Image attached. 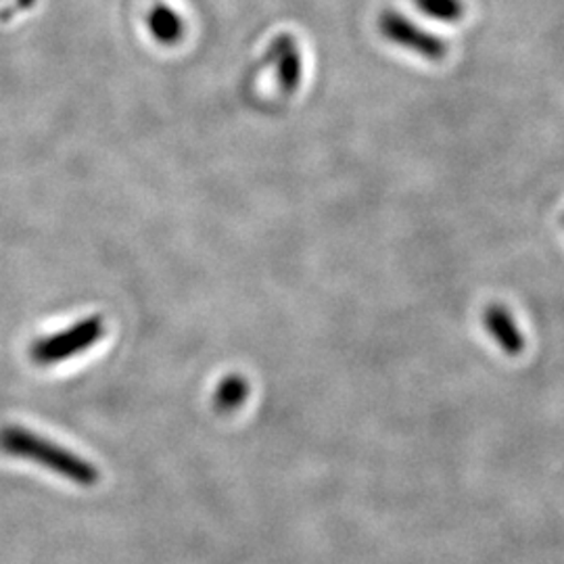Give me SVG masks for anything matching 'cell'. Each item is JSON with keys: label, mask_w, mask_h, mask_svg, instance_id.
<instances>
[{"label": "cell", "mask_w": 564, "mask_h": 564, "mask_svg": "<svg viewBox=\"0 0 564 564\" xmlns=\"http://www.w3.org/2000/svg\"><path fill=\"white\" fill-rule=\"evenodd\" d=\"M0 449L7 456L41 464L44 468L61 475L63 479L82 487L99 484L101 475L95 464L86 463L78 454L53 444L23 426H4L0 429Z\"/></svg>", "instance_id": "1"}, {"label": "cell", "mask_w": 564, "mask_h": 564, "mask_svg": "<svg viewBox=\"0 0 564 564\" xmlns=\"http://www.w3.org/2000/svg\"><path fill=\"white\" fill-rule=\"evenodd\" d=\"M105 333L102 316H88L80 323L72 324L59 333H53L32 345V360L39 366H53L80 356L84 349L101 341Z\"/></svg>", "instance_id": "2"}, {"label": "cell", "mask_w": 564, "mask_h": 564, "mask_svg": "<svg viewBox=\"0 0 564 564\" xmlns=\"http://www.w3.org/2000/svg\"><path fill=\"white\" fill-rule=\"evenodd\" d=\"M379 28L387 41L402 46L405 51H410L423 59L442 61L447 55V42L426 32L414 21L403 18L402 13L383 11V15L379 20Z\"/></svg>", "instance_id": "3"}, {"label": "cell", "mask_w": 564, "mask_h": 564, "mask_svg": "<svg viewBox=\"0 0 564 564\" xmlns=\"http://www.w3.org/2000/svg\"><path fill=\"white\" fill-rule=\"evenodd\" d=\"M274 61L279 67V82L284 93H295L302 80V55L297 42L291 36H281L274 42Z\"/></svg>", "instance_id": "4"}, {"label": "cell", "mask_w": 564, "mask_h": 564, "mask_svg": "<svg viewBox=\"0 0 564 564\" xmlns=\"http://www.w3.org/2000/svg\"><path fill=\"white\" fill-rule=\"evenodd\" d=\"M149 30L155 41L162 44H176L184 36V21L170 7L158 4L149 15Z\"/></svg>", "instance_id": "5"}, {"label": "cell", "mask_w": 564, "mask_h": 564, "mask_svg": "<svg viewBox=\"0 0 564 564\" xmlns=\"http://www.w3.org/2000/svg\"><path fill=\"white\" fill-rule=\"evenodd\" d=\"M249 395V383L239 375H230L218 384L214 393V405L218 412H235L239 410Z\"/></svg>", "instance_id": "6"}, {"label": "cell", "mask_w": 564, "mask_h": 564, "mask_svg": "<svg viewBox=\"0 0 564 564\" xmlns=\"http://www.w3.org/2000/svg\"><path fill=\"white\" fill-rule=\"evenodd\" d=\"M419 11L435 21H445V23H456L464 18L463 0H414Z\"/></svg>", "instance_id": "7"}]
</instances>
